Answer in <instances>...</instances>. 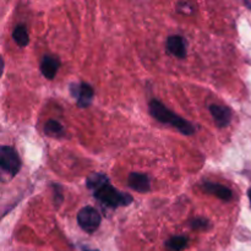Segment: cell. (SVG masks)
<instances>
[{"label": "cell", "mask_w": 251, "mask_h": 251, "mask_svg": "<svg viewBox=\"0 0 251 251\" xmlns=\"http://www.w3.org/2000/svg\"><path fill=\"white\" fill-rule=\"evenodd\" d=\"M12 38L20 47H26L29 42V36L25 25H17L12 32Z\"/></svg>", "instance_id": "11"}, {"label": "cell", "mask_w": 251, "mask_h": 251, "mask_svg": "<svg viewBox=\"0 0 251 251\" xmlns=\"http://www.w3.org/2000/svg\"><path fill=\"white\" fill-rule=\"evenodd\" d=\"M188 244V238L184 237V235H176V237H172L171 239L167 240L166 245L168 249L173 251H181Z\"/></svg>", "instance_id": "13"}, {"label": "cell", "mask_w": 251, "mask_h": 251, "mask_svg": "<svg viewBox=\"0 0 251 251\" xmlns=\"http://www.w3.org/2000/svg\"><path fill=\"white\" fill-rule=\"evenodd\" d=\"M95 196L97 200H100L103 205L108 207H119V206H127L132 202V198L129 194L118 191L114 186L107 183L102 188L97 189L95 191Z\"/></svg>", "instance_id": "2"}, {"label": "cell", "mask_w": 251, "mask_h": 251, "mask_svg": "<svg viewBox=\"0 0 251 251\" xmlns=\"http://www.w3.org/2000/svg\"><path fill=\"white\" fill-rule=\"evenodd\" d=\"M150 107V113H151L152 117L159 123H163V124H169L173 127H176V130L181 132L184 135H193L195 132V126H194L191 123H189L188 120L183 119L181 117H179L178 114H176L174 112H172L169 108H167L163 103H161L157 100H152L149 104Z\"/></svg>", "instance_id": "1"}, {"label": "cell", "mask_w": 251, "mask_h": 251, "mask_svg": "<svg viewBox=\"0 0 251 251\" xmlns=\"http://www.w3.org/2000/svg\"><path fill=\"white\" fill-rule=\"evenodd\" d=\"M127 184L132 190L145 194L150 191V179L146 174L131 173L127 178Z\"/></svg>", "instance_id": "9"}, {"label": "cell", "mask_w": 251, "mask_h": 251, "mask_svg": "<svg viewBox=\"0 0 251 251\" xmlns=\"http://www.w3.org/2000/svg\"><path fill=\"white\" fill-rule=\"evenodd\" d=\"M0 167L4 172L15 176L21 169V159L16 150L10 146H1L0 149Z\"/></svg>", "instance_id": "3"}, {"label": "cell", "mask_w": 251, "mask_h": 251, "mask_svg": "<svg viewBox=\"0 0 251 251\" xmlns=\"http://www.w3.org/2000/svg\"><path fill=\"white\" fill-rule=\"evenodd\" d=\"M54 190H55V205L56 207L58 206L61 205V202H63V193H61V186L60 185H54Z\"/></svg>", "instance_id": "16"}, {"label": "cell", "mask_w": 251, "mask_h": 251, "mask_svg": "<svg viewBox=\"0 0 251 251\" xmlns=\"http://www.w3.org/2000/svg\"><path fill=\"white\" fill-rule=\"evenodd\" d=\"M202 189L207 194L211 195H215L216 198L221 199L223 201H229L233 198V193L229 188L225 185H221V184L216 183H210V181H206L202 184Z\"/></svg>", "instance_id": "8"}, {"label": "cell", "mask_w": 251, "mask_h": 251, "mask_svg": "<svg viewBox=\"0 0 251 251\" xmlns=\"http://www.w3.org/2000/svg\"><path fill=\"white\" fill-rule=\"evenodd\" d=\"M44 131H46L47 135L59 137L64 134V127L59 122L50 119L46 123V125H44Z\"/></svg>", "instance_id": "14"}, {"label": "cell", "mask_w": 251, "mask_h": 251, "mask_svg": "<svg viewBox=\"0 0 251 251\" xmlns=\"http://www.w3.org/2000/svg\"><path fill=\"white\" fill-rule=\"evenodd\" d=\"M208 226V221L206 218L198 217L195 220L191 221V227L193 229H206Z\"/></svg>", "instance_id": "15"}, {"label": "cell", "mask_w": 251, "mask_h": 251, "mask_svg": "<svg viewBox=\"0 0 251 251\" xmlns=\"http://www.w3.org/2000/svg\"><path fill=\"white\" fill-rule=\"evenodd\" d=\"M100 212L91 206H85L77 213V223L85 232L93 233L98 229L100 225Z\"/></svg>", "instance_id": "4"}, {"label": "cell", "mask_w": 251, "mask_h": 251, "mask_svg": "<svg viewBox=\"0 0 251 251\" xmlns=\"http://www.w3.org/2000/svg\"><path fill=\"white\" fill-rule=\"evenodd\" d=\"M59 66H60V61L50 55L43 56L41 61V71L44 75V77L48 78V80H53L55 77L56 73L59 70Z\"/></svg>", "instance_id": "10"}, {"label": "cell", "mask_w": 251, "mask_h": 251, "mask_svg": "<svg viewBox=\"0 0 251 251\" xmlns=\"http://www.w3.org/2000/svg\"><path fill=\"white\" fill-rule=\"evenodd\" d=\"M249 199H250V202H251V189L249 190Z\"/></svg>", "instance_id": "19"}, {"label": "cell", "mask_w": 251, "mask_h": 251, "mask_svg": "<svg viewBox=\"0 0 251 251\" xmlns=\"http://www.w3.org/2000/svg\"><path fill=\"white\" fill-rule=\"evenodd\" d=\"M210 112L211 114H212L213 119H215L216 125H217L220 129L227 127L228 125L230 124V120H232V110H230L228 107L211 104Z\"/></svg>", "instance_id": "5"}, {"label": "cell", "mask_w": 251, "mask_h": 251, "mask_svg": "<svg viewBox=\"0 0 251 251\" xmlns=\"http://www.w3.org/2000/svg\"><path fill=\"white\" fill-rule=\"evenodd\" d=\"M86 251H91V250H86ZM93 251H98V250H93Z\"/></svg>", "instance_id": "20"}, {"label": "cell", "mask_w": 251, "mask_h": 251, "mask_svg": "<svg viewBox=\"0 0 251 251\" xmlns=\"http://www.w3.org/2000/svg\"><path fill=\"white\" fill-rule=\"evenodd\" d=\"M107 183H109V178L104 174H92L91 176H88L87 181V188L92 189V190H97V189L102 188L103 185H105Z\"/></svg>", "instance_id": "12"}, {"label": "cell", "mask_w": 251, "mask_h": 251, "mask_svg": "<svg viewBox=\"0 0 251 251\" xmlns=\"http://www.w3.org/2000/svg\"><path fill=\"white\" fill-rule=\"evenodd\" d=\"M245 5H247L248 7H250V9H251V1H247V2H245Z\"/></svg>", "instance_id": "18"}, {"label": "cell", "mask_w": 251, "mask_h": 251, "mask_svg": "<svg viewBox=\"0 0 251 251\" xmlns=\"http://www.w3.org/2000/svg\"><path fill=\"white\" fill-rule=\"evenodd\" d=\"M181 6H184L183 10H178L179 12H183V14H191L194 10V7L191 6V4H189V2H180Z\"/></svg>", "instance_id": "17"}, {"label": "cell", "mask_w": 251, "mask_h": 251, "mask_svg": "<svg viewBox=\"0 0 251 251\" xmlns=\"http://www.w3.org/2000/svg\"><path fill=\"white\" fill-rule=\"evenodd\" d=\"M167 49L171 54L179 59L186 56V43L181 36H171L167 39Z\"/></svg>", "instance_id": "7"}, {"label": "cell", "mask_w": 251, "mask_h": 251, "mask_svg": "<svg viewBox=\"0 0 251 251\" xmlns=\"http://www.w3.org/2000/svg\"><path fill=\"white\" fill-rule=\"evenodd\" d=\"M73 95L77 98V105L80 108H87L93 98V90L88 83L81 82L76 85V88H71Z\"/></svg>", "instance_id": "6"}]
</instances>
